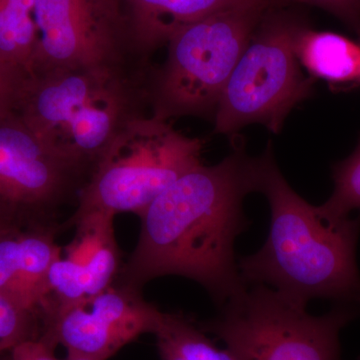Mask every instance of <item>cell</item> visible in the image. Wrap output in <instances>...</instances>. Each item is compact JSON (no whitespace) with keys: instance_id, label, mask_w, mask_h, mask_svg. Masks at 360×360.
Segmentation results:
<instances>
[{"instance_id":"cell-6","label":"cell","mask_w":360,"mask_h":360,"mask_svg":"<svg viewBox=\"0 0 360 360\" xmlns=\"http://www.w3.org/2000/svg\"><path fill=\"white\" fill-rule=\"evenodd\" d=\"M283 7L267 8L251 35L220 97L215 134H233L252 123L279 134L290 111L312 96L315 79L303 75L295 52L307 23Z\"/></svg>"},{"instance_id":"cell-20","label":"cell","mask_w":360,"mask_h":360,"mask_svg":"<svg viewBox=\"0 0 360 360\" xmlns=\"http://www.w3.org/2000/svg\"><path fill=\"white\" fill-rule=\"evenodd\" d=\"M26 75L0 60V120L15 110L21 84Z\"/></svg>"},{"instance_id":"cell-1","label":"cell","mask_w":360,"mask_h":360,"mask_svg":"<svg viewBox=\"0 0 360 360\" xmlns=\"http://www.w3.org/2000/svg\"><path fill=\"white\" fill-rule=\"evenodd\" d=\"M257 187V158L241 149L187 172L139 217V241L116 283L141 290L158 277L184 276L224 307L248 288L234 243L250 226L243 200Z\"/></svg>"},{"instance_id":"cell-22","label":"cell","mask_w":360,"mask_h":360,"mask_svg":"<svg viewBox=\"0 0 360 360\" xmlns=\"http://www.w3.org/2000/svg\"><path fill=\"white\" fill-rule=\"evenodd\" d=\"M269 6H285L286 4H291L290 0H264Z\"/></svg>"},{"instance_id":"cell-4","label":"cell","mask_w":360,"mask_h":360,"mask_svg":"<svg viewBox=\"0 0 360 360\" xmlns=\"http://www.w3.org/2000/svg\"><path fill=\"white\" fill-rule=\"evenodd\" d=\"M267 8L231 7L175 33L165 63L151 68L150 115L167 122L181 116L214 118L232 71Z\"/></svg>"},{"instance_id":"cell-9","label":"cell","mask_w":360,"mask_h":360,"mask_svg":"<svg viewBox=\"0 0 360 360\" xmlns=\"http://www.w3.org/2000/svg\"><path fill=\"white\" fill-rule=\"evenodd\" d=\"M34 18L39 49L30 75L146 60L132 49L120 0H37Z\"/></svg>"},{"instance_id":"cell-14","label":"cell","mask_w":360,"mask_h":360,"mask_svg":"<svg viewBox=\"0 0 360 360\" xmlns=\"http://www.w3.org/2000/svg\"><path fill=\"white\" fill-rule=\"evenodd\" d=\"M298 63L314 79L328 82L333 89L360 85V44L333 32H319L305 25L295 42Z\"/></svg>"},{"instance_id":"cell-25","label":"cell","mask_w":360,"mask_h":360,"mask_svg":"<svg viewBox=\"0 0 360 360\" xmlns=\"http://www.w3.org/2000/svg\"><path fill=\"white\" fill-rule=\"evenodd\" d=\"M7 227H13V226H9L8 224H6V222L2 221V220H0V231L1 229H7Z\"/></svg>"},{"instance_id":"cell-19","label":"cell","mask_w":360,"mask_h":360,"mask_svg":"<svg viewBox=\"0 0 360 360\" xmlns=\"http://www.w3.org/2000/svg\"><path fill=\"white\" fill-rule=\"evenodd\" d=\"M290 2L319 7L333 14L360 37V0H290Z\"/></svg>"},{"instance_id":"cell-2","label":"cell","mask_w":360,"mask_h":360,"mask_svg":"<svg viewBox=\"0 0 360 360\" xmlns=\"http://www.w3.org/2000/svg\"><path fill=\"white\" fill-rule=\"evenodd\" d=\"M257 193L269 202V234L257 253L238 259L245 284L269 286L297 307L322 298L360 310V215L322 219L284 179L270 146L257 158Z\"/></svg>"},{"instance_id":"cell-17","label":"cell","mask_w":360,"mask_h":360,"mask_svg":"<svg viewBox=\"0 0 360 360\" xmlns=\"http://www.w3.org/2000/svg\"><path fill=\"white\" fill-rule=\"evenodd\" d=\"M333 193L316 210L322 219L336 221L360 210V139L354 153L333 165Z\"/></svg>"},{"instance_id":"cell-10","label":"cell","mask_w":360,"mask_h":360,"mask_svg":"<svg viewBox=\"0 0 360 360\" xmlns=\"http://www.w3.org/2000/svg\"><path fill=\"white\" fill-rule=\"evenodd\" d=\"M165 312L144 300L141 290L113 283L96 295L39 314L40 336L51 347L96 360H108L129 342L155 333Z\"/></svg>"},{"instance_id":"cell-7","label":"cell","mask_w":360,"mask_h":360,"mask_svg":"<svg viewBox=\"0 0 360 360\" xmlns=\"http://www.w3.org/2000/svg\"><path fill=\"white\" fill-rule=\"evenodd\" d=\"M219 309L198 323L239 360H341L340 331L360 316L355 307L338 304L314 316L262 284L248 285Z\"/></svg>"},{"instance_id":"cell-13","label":"cell","mask_w":360,"mask_h":360,"mask_svg":"<svg viewBox=\"0 0 360 360\" xmlns=\"http://www.w3.org/2000/svg\"><path fill=\"white\" fill-rule=\"evenodd\" d=\"M120 4L132 49L150 61L175 33L210 14L236 6H269L264 0H120Z\"/></svg>"},{"instance_id":"cell-8","label":"cell","mask_w":360,"mask_h":360,"mask_svg":"<svg viewBox=\"0 0 360 360\" xmlns=\"http://www.w3.org/2000/svg\"><path fill=\"white\" fill-rule=\"evenodd\" d=\"M89 176L33 134L15 111L0 120V220L9 226H56L59 210L78 200Z\"/></svg>"},{"instance_id":"cell-21","label":"cell","mask_w":360,"mask_h":360,"mask_svg":"<svg viewBox=\"0 0 360 360\" xmlns=\"http://www.w3.org/2000/svg\"><path fill=\"white\" fill-rule=\"evenodd\" d=\"M56 348L40 340L25 341L11 350L13 360H60L54 355Z\"/></svg>"},{"instance_id":"cell-15","label":"cell","mask_w":360,"mask_h":360,"mask_svg":"<svg viewBox=\"0 0 360 360\" xmlns=\"http://www.w3.org/2000/svg\"><path fill=\"white\" fill-rule=\"evenodd\" d=\"M35 1L0 0V60L26 77L32 73L39 49Z\"/></svg>"},{"instance_id":"cell-24","label":"cell","mask_w":360,"mask_h":360,"mask_svg":"<svg viewBox=\"0 0 360 360\" xmlns=\"http://www.w3.org/2000/svg\"><path fill=\"white\" fill-rule=\"evenodd\" d=\"M0 360H13L11 359V352L0 354Z\"/></svg>"},{"instance_id":"cell-12","label":"cell","mask_w":360,"mask_h":360,"mask_svg":"<svg viewBox=\"0 0 360 360\" xmlns=\"http://www.w3.org/2000/svg\"><path fill=\"white\" fill-rule=\"evenodd\" d=\"M58 227L0 231V295L37 314L49 296L51 265L61 255Z\"/></svg>"},{"instance_id":"cell-18","label":"cell","mask_w":360,"mask_h":360,"mask_svg":"<svg viewBox=\"0 0 360 360\" xmlns=\"http://www.w3.org/2000/svg\"><path fill=\"white\" fill-rule=\"evenodd\" d=\"M39 316L0 295V354L11 352L25 341L39 340Z\"/></svg>"},{"instance_id":"cell-16","label":"cell","mask_w":360,"mask_h":360,"mask_svg":"<svg viewBox=\"0 0 360 360\" xmlns=\"http://www.w3.org/2000/svg\"><path fill=\"white\" fill-rule=\"evenodd\" d=\"M161 360H239L215 347L200 323L182 314H165L155 333Z\"/></svg>"},{"instance_id":"cell-26","label":"cell","mask_w":360,"mask_h":360,"mask_svg":"<svg viewBox=\"0 0 360 360\" xmlns=\"http://www.w3.org/2000/svg\"><path fill=\"white\" fill-rule=\"evenodd\" d=\"M359 44H360V37H359Z\"/></svg>"},{"instance_id":"cell-11","label":"cell","mask_w":360,"mask_h":360,"mask_svg":"<svg viewBox=\"0 0 360 360\" xmlns=\"http://www.w3.org/2000/svg\"><path fill=\"white\" fill-rule=\"evenodd\" d=\"M115 217L105 210H92L68 220L66 226L73 225L77 231L51 265L49 296L41 309L77 302L115 283L122 269Z\"/></svg>"},{"instance_id":"cell-23","label":"cell","mask_w":360,"mask_h":360,"mask_svg":"<svg viewBox=\"0 0 360 360\" xmlns=\"http://www.w3.org/2000/svg\"><path fill=\"white\" fill-rule=\"evenodd\" d=\"M65 360H96V359H89V357L82 356V355L70 354V352H68V357H66Z\"/></svg>"},{"instance_id":"cell-5","label":"cell","mask_w":360,"mask_h":360,"mask_svg":"<svg viewBox=\"0 0 360 360\" xmlns=\"http://www.w3.org/2000/svg\"><path fill=\"white\" fill-rule=\"evenodd\" d=\"M205 141L151 115L127 124L97 161L72 217L92 210L141 217L177 179L200 165Z\"/></svg>"},{"instance_id":"cell-3","label":"cell","mask_w":360,"mask_h":360,"mask_svg":"<svg viewBox=\"0 0 360 360\" xmlns=\"http://www.w3.org/2000/svg\"><path fill=\"white\" fill-rule=\"evenodd\" d=\"M151 61L53 68L23 80L15 112L47 146L92 170L130 122L150 115Z\"/></svg>"}]
</instances>
